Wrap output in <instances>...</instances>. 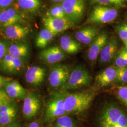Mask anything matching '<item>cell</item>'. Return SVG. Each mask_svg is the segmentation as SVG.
I'll use <instances>...</instances> for the list:
<instances>
[{"label": "cell", "instance_id": "obj_1", "mask_svg": "<svg viewBox=\"0 0 127 127\" xmlns=\"http://www.w3.org/2000/svg\"><path fill=\"white\" fill-rule=\"evenodd\" d=\"M63 92L66 114H80L85 111L89 108L95 97V93L91 91L71 93Z\"/></svg>", "mask_w": 127, "mask_h": 127}, {"label": "cell", "instance_id": "obj_2", "mask_svg": "<svg viewBox=\"0 0 127 127\" xmlns=\"http://www.w3.org/2000/svg\"><path fill=\"white\" fill-rule=\"evenodd\" d=\"M99 124H108L127 127V115L120 107L112 104L105 105L100 113Z\"/></svg>", "mask_w": 127, "mask_h": 127}, {"label": "cell", "instance_id": "obj_3", "mask_svg": "<svg viewBox=\"0 0 127 127\" xmlns=\"http://www.w3.org/2000/svg\"><path fill=\"white\" fill-rule=\"evenodd\" d=\"M66 114L63 92H56L47 103L43 120L45 122H50Z\"/></svg>", "mask_w": 127, "mask_h": 127}, {"label": "cell", "instance_id": "obj_4", "mask_svg": "<svg viewBox=\"0 0 127 127\" xmlns=\"http://www.w3.org/2000/svg\"><path fill=\"white\" fill-rule=\"evenodd\" d=\"M91 81L92 77L89 71L83 66L78 65L71 71L62 89L65 91L87 86L91 84Z\"/></svg>", "mask_w": 127, "mask_h": 127}, {"label": "cell", "instance_id": "obj_5", "mask_svg": "<svg viewBox=\"0 0 127 127\" xmlns=\"http://www.w3.org/2000/svg\"><path fill=\"white\" fill-rule=\"evenodd\" d=\"M118 14V11L115 8L100 5L94 8L86 23L103 24L110 23L117 18Z\"/></svg>", "mask_w": 127, "mask_h": 127}, {"label": "cell", "instance_id": "obj_6", "mask_svg": "<svg viewBox=\"0 0 127 127\" xmlns=\"http://www.w3.org/2000/svg\"><path fill=\"white\" fill-rule=\"evenodd\" d=\"M61 5L66 18L73 24H77L82 21L85 9L84 0H64Z\"/></svg>", "mask_w": 127, "mask_h": 127}, {"label": "cell", "instance_id": "obj_7", "mask_svg": "<svg viewBox=\"0 0 127 127\" xmlns=\"http://www.w3.org/2000/svg\"><path fill=\"white\" fill-rule=\"evenodd\" d=\"M71 72V68L67 65L58 64L53 66L50 69L48 79L50 86L54 88L62 89Z\"/></svg>", "mask_w": 127, "mask_h": 127}, {"label": "cell", "instance_id": "obj_8", "mask_svg": "<svg viewBox=\"0 0 127 127\" xmlns=\"http://www.w3.org/2000/svg\"><path fill=\"white\" fill-rule=\"evenodd\" d=\"M42 22L45 28L54 36L69 29L74 25L68 18H54L47 16L43 18Z\"/></svg>", "mask_w": 127, "mask_h": 127}, {"label": "cell", "instance_id": "obj_9", "mask_svg": "<svg viewBox=\"0 0 127 127\" xmlns=\"http://www.w3.org/2000/svg\"><path fill=\"white\" fill-rule=\"evenodd\" d=\"M41 107L40 97L34 92H29L24 99L23 114L27 119H31L36 116Z\"/></svg>", "mask_w": 127, "mask_h": 127}, {"label": "cell", "instance_id": "obj_10", "mask_svg": "<svg viewBox=\"0 0 127 127\" xmlns=\"http://www.w3.org/2000/svg\"><path fill=\"white\" fill-rule=\"evenodd\" d=\"M108 41V34L106 32L101 33L93 41L88 49V59L91 62H94L99 56L101 51Z\"/></svg>", "mask_w": 127, "mask_h": 127}, {"label": "cell", "instance_id": "obj_11", "mask_svg": "<svg viewBox=\"0 0 127 127\" xmlns=\"http://www.w3.org/2000/svg\"><path fill=\"white\" fill-rule=\"evenodd\" d=\"M17 108L11 101H4L0 105V126H5L14 122Z\"/></svg>", "mask_w": 127, "mask_h": 127}, {"label": "cell", "instance_id": "obj_12", "mask_svg": "<svg viewBox=\"0 0 127 127\" xmlns=\"http://www.w3.org/2000/svg\"><path fill=\"white\" fill-rule=\"evenodd\" d=\"M66 55L60 47L53 46L41 51L39 58L49 64L57 63L65 59Z\"/></svg>", "mask_w": 127, "mask_h": 127}, {"label": "cell", "instance_id": "obj_13", "mask_svg": "<svg viewBox=\"0 0 127 127\" xmlns=\"http://www.w3.org/2000/svg\"><path fill=\"white\" fill-rule=\"evenodd\" d=\"M118 42L115 37H112L108 40L99 55V62L101 64H106L110 62L116 54Z\"/></svg>", "mask_w": 127, "mask_h": 127}, {"label": "cell", "instance_id": "obj_14", "mask_svg": "<svg viewBox=\"0 0 127 127\" xmlns=\"http://www.w3.org/2000/svg\"><path fill=\"white\" fill-rule=\"evenodd\" d=\"M99 29L94 26L83 27L75 34V37L79 42L84 44H90L98 35Z\"/></svg>", "mask_w": 127, "mask_h": 127}, {"label": "cell", "instance_id": "obj_15", "mask_svg": "<svg viewBox=\"0 0 127 127\" xmlns=\"http://www.w3.org/2000/svg\"><path fill=\"white\" fill-rule=\"evenodd\" d=\"M45 76V69L37 66L28 67L25 73V79L27 83L34 86L40 85Z\"/></svg>", "mask_w": 127, "mask_h": 127}, {"label": "cell", "instance_id": "obj_16", "mask_svg": "<svg viewBox=\"0 0 127 127\" xmlns=\"http://www.w3.org/2000/svg\"><path fill=\"white\" fill-rule=\"evenodd\" d=\"M4 88L5 92L11 99H24L27 94L25 89L17 81L8 80Z\"/></svg>", "mask_w": 127, "mask_h": 127}, {"label": "cell", "instance_id": "obj_17", "mask_svg": "<svg viewBox=\"0 0 127 127\" xmlns=\"http://www.w3.org/2000/svg\"><path fill=\"white\" fill-rule=\"evenodd\" d=\"M22 19V16L13 8H9L0 11V25L2 27H9L18 23Z\"/></svg>", "mask_w": 127, "mask_h": 127}, {"label": "cell", "instance_id": "obj_18", "mask_svg": "<svg viewBox=\"0 0 127 127\" xmlns=\"http://www.w3.org/2000/svg\"><path fill=\"white\" fill-rule=\"evenodd\" d=\"M117 67H109L97 74L95 81L100 87H105L116 81Z\"/></svg>", "mask_w": 127, "mask_h": 127}, {"label": "cell", "instance_id": "obj_19", "mask_svg": "<svg viewBox=\"0 0 127 127\" xmlns=\"http://www.w3.org/2000/svg\"><path fill=\"white\" fill-rule=\"evenodd\" d=\"M29 33V29L18 23L6 27L5 34L6 37L12 40H20L25 38Z\"/></svg>", "mask_w": 127, "mask_h": 127}, {"label": "cell", "instance_id": "obj_20", "mask_svg": "<svg viewBox=\"0 0 127 127\" xmlns=\"http://www.w3.org/2000/svg\"><path fill=\"white\" fill-rule=\"evenodd\" d=\"M60 46L64 52L68 54H74L81 49L80 43L66 35L60 38Z\"/></svg>", "mask_w": 127, "mask_h": 127}, {"label": "cell", "instance_id": "obj_21", "mask_svg": "<svg viewBox=\"0 0 127 127\" xmlns=\"http://www.w3.org/2000/svg\"><path fill=\"white\" fill-rule=\"evenodd\" d=\"M29 52V47L27 44L18 43L9 46L8 53L14 57L21 59L27 56Z\"/></svg>", "mask_w": 127, "mask_h": 127}, {"label": "cell", "instance_id": "obj_22", "mask_svg": "<svg viewBox=\"0 0 127 127\" xmlns=\"http://www.w3.org/2000/svg\"><path fill=\"white\" fill-rule=\"evenodd\" d=\"M54 35L46 28L41 30L38 34L36 40L35 45L40 49L45 48L52 41Z\"/></svg>", "mask_w": 127, "mask_h": 127}, {"label": "cell", "instance_id": "obj_23", "mask_svg": "<svg viewBox=\"0 0 127 127\" xmlns=\"http://www.w3.org/2000/svg\"><path fill=\"white\" fill-rule=\"evenodd\" d=\"M17 1L22 9L29 12H35L41 6L39 0H17Z\"/></svg>", "mask_w": 127, "mask_h": 127}, {"label": "cell", "instance_id": "obj_24", "mask_svg": "<svg viewBox=\"0 0 127 127\" xmlns=\"http://www.w3.org/2000/svg\"><path fill=\"white\" fill-rule=\"evenodd\" d=\"M114 63L117 68L127 66V49L125 47L119 50L115 58Z\"/></svg>", "mask_w": 127, "mask_h": 127}, {"label": "cell", "instance_id": "obj_25", "mask_svg": "<svg viewBox=\"0 0 127 127\" xmlns=\"http://www.w3.org/2000/svg\"><path fill=\"white\" fill-rule=\"evenodd\" d=\"M91 3L98 4L106 6H114L122 8L125 5V0H90Z\"/></svg>", "mask_w": 127, "mask_h": 127}, {"label": "cell", "instance_id": "obj_26", "mask_svg": "<svg viewBox=\"0 0 127 127\" xmlns=\"http://www.w3.org/2000/svg\"><path fill=\"white\" fill-rule=\"evenodd\" d=\"M46 16L54 18H67L63 7L61 4L51 7L47 11Z\"/></svg>", "mask_w": 127, "mask_h": 127}, {"label": "cell", "instance_id": "obj_27", "mask_svg": "<svg viewBox=\"0 0 127 127\" xmlns=\"http://www.w3.org/2000/svg\"><path fill=\"white\" fill-rule=\"evenodd\" d=\"M55 127H76L72 119L66 115H64L57 119Z\"/></svg>", "mask_w": 127, "mask_h": 127}, {"label": "cell", "instance_id": "obj_28", "mask_svg": "<svg viewBox=\"0 0 127 127\" xmlns=\"http://www.w3.org/2000/svg\"><path fill=\"white\" fill-rule=\"evenodd\" d=\"M23 66V62L20 58L14 57L12 61L5 72L8 73H18L20 71Z\"/></svg>", "mask_w": 127, "mask_h": 127}, {"label": "cell", "instance_id": "obj_29", "mask_svg": "<svg viewBox=\"0 0 127 127\" xmlns=\"http://www.w3.org/2000/svg\"><path fill=\"white\" fill-rule=\"evenodd\" d=\"M115 31L120 39L123 41L127 39V22H123L115 27Z\"/></svg>", "mask_w": 127, "mask_h": 127}, {"label": "cell", "instance_id": "obj_30", "mask_svg": "<svg viewBox=\"0 0 127 127\" xmlns=\"http://www.w3.org/2000/svg\"><path fill=\"white\" fill-rule=\"evenodd\" d=\"M115 93L118 99L127 107V85L117 87Z\"/></svg>", "mask_w": 127, "mask_h": 127}, {"label": "cell", "instance_id": "obj_31", "mask_svg": "<svg viewBox=\"0 0 127 127\" xmlns=\"http://www.w3.org/2000/svg\"><path fill=\"white\" fill-rule=\"evenodd\" d=\"M116 81L122 83H127V66L117 68Z\"/></svg>", "mask_w": 127, "mask_h": 127}, {"label": "cell", "instance_id": "obj_32", "mask_svg": "<svg viewBox=\"0 0 127 127\" xmlns=\"http://www.w3.org/2000/svg\"><path fill=\"white\" fill-rule=\"evenodd\" d=\"M14 57L9 54L8 53L5 56L4 58L2 60L0 63V68L1 70L5 72L7 69L9 67L10 64L12 61Z\"/></svg>", "mask_w": 127, "mask_h": 127}, {"label": "cell", "instance_id": "obj_33", "mask_svg": "<svg viewBox=\"0 0 127 127\" xmlns=\"http://www.w3.org/2000/svg\"><path fill=\"white\" fill-rule=\"evenodd\" d=\"M8 48L4 42L0 41V64L5 56L8 53Z\"/></svg>", "mask_w": 127, "mask_h": 127}, {"label": "cell", "instance_id": "obj_34", "mask_svg": "<svg viewBox=\"0 0 127 127\" xmlns=\"http://www.w3.org/2000/svg\"><path fill=\"white\" fill-rule=\"evenodd\" d=\"M13 0H0V8H6L12 4Z\"/></svg>", "mask_w": 127, "mask_h": 127}, {"label": "cell", "instance_id": "obj_35", "mask_svg": "<svg viewBox=\"0 0 127 127\" xmlns=\"http://www.w3.org/2000/svg\"><path fill=\"white\" fill-rule=\"evenodd\" d=\"M8 81L7 79L0 75V90L2 87L4 86L5 83Z\"/></svg>", "mask_w": 127, "mask_h": 127}, {"label": "cell", "instance_id": "obj_36", "mask_svg": "<svg viewBox=\"0 0 127 127\" xmlns=\"http://www.w3.org/2000/svg\"><path fill=\"white\" fill-rule=\"evenodd\" d=\"M27 127H40V125L39 123L37 122L34 121L30 123Z\"/></svg>", "mask_w": 127, "mask_h": 127}, {"label": "cell", "instance_id": "obj_37", "mask_svg": "<svg viewBox=\"0 0 127 127\" xmlns=\"http://www.w3.org/2000/svg\"><path fill=\"white\" fill-rule=\"evenodd\" d=\"M3 127H20L19 125L18 124V123H15L14 122L13 123H11L9 124L4 126Z\"/></svg>", "mask_w": 127, "mask_h": 127}, {"label": "cell", "instance_id": "obj_38", "mask_svg": "<svg viewBox=\"0 0 127 127\" xmlns=\"http://www.w3.org/2000/svg\"><path fill=\"white\" fill-rule=\"evenodd\" d=\"M100 127H123L118 125H108V124H99Z\"/></svg>", "mask_w": 127, "mask_h": 127}, {"label": "cell", "instance_id": "obj_39", "mask_svg": "<svg viewBox=\"0 0 127 127\" xmlns=\"http://www.w3.org/2000/svg\"><path fill=\"white\" fill-rule=\"evenodd\" d=\"M123 43H124V47L127 49V39H126V40L123 41Z\"/></svg>", "mask_w": 127, "mask_h": 127}, {"label": "cell", "instance_id": "obj_40", "mask_svg": "<svg viewBox=\"0 0 127 127\" xmlns=\"http://www.w3.org/2000/svg\"><path fill=\"white\" fill-rule=\"evenodd\" d=\"M51 0L54 2H62L64 0Z\"/></svg>", "mask_w": 127, "mask_h": 127}, {"label": "cell", "instance_id": "obj_41", "mask_svg": "<svg viewBox=\"0 0 127 127\" xmlns=\"http://www.w3.org/2000/svg\"><path fill=\"white\" fill-rule=\"evenodd\" d=\"M4 101H3V100H1V99H0V105L2 104V103L3 102H4Z\"/></svg>", "mask_w": 127, "mask_h": 127}, {"label": "cell", "instance_id": "obj_42", "mask_svg": "<svg viewBox=\"0 0 127 127\" xmlns=\"http://www.w3.org/2000/svg\"><path fill=\"white\" fill-rule=\"evenodd\" d=\"M126 18L127 19V12H126Z\"/></svg>", "mask_w": 127, "mask_h": 127}]
</instances>
